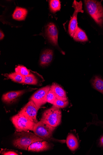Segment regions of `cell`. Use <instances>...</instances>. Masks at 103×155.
Masks as SVG:
<instances>
[{"instance_id": "cell-10", "label": "cell", "mask_w": 103, "mask_h": 155, "mask_svg": "<svg viewBox=\"0 0 103 155\" xmlns=\"http://www.w3.org/2000/svg\"><path fill=\"white\" fill-rule=\"evenodd\" d=\"M52 147V144L47 141H38L33 143L30 145L28 147L27 150L29 151L39 152L49 150Z\"/></svg>"}, {"instance_id": "cell-7", "label": "cell", "mask_w": 103, "mask_h": 155, "mask_svg": "<svg viewBox=\"0 0 103 155\" xmlns=\"http://www.w3.org/2000/svg\"><path fill=\"white\" fill-rule=\"evenodd\" d=\"M39 109L34 103L32 100H30L19 113L36 123L38 122L37 116Z\"/></svg>"}, {"instance_id": "cell-26", "label": "cell", "mask_w": 103, "mask_h": 155, "mask_svg": "<svg viewBox=\"0 0 103 155\" xmlns=\"http://www.w3.org/2000/svg\"><path fill=\"white\" fill-rule=\"evenodd\" d=\"M4 37V34L1 31H0V39H1V40Z\"/></svg>"}, {"instance_id": "cell-14", "label": "cell", "mask_w": 103, "mask_h": 155, "mask_svg": "<svg viewBox=\"0 0 103 155\" xmlns=\"http://www.w3.org/2000/svg\"><path fill=\"white\" fill-rule=\"evenodd\" d=\"M67 145L70 150L72 151L76 150L79 147V143L76 137L72 134H69L66 140Z\"/></svg>"}, {"instance_id": "cell-4", "label": "cell", "mask_w": 103, "mask_h": 155, "mask_svg": "<svg viewBox=\"0 0 103 155\" xmlns=\"http://www.w3.org/2000/svg\"><path fill=\"white\" fill-rule=\"evenodd\" d=\"M11 120L17 132L33 131L36 124L20 113L12 117Z\"/></svg>"}, {"instance_id": "cell-8", "label": "cell", "mask_w": 103, "mask_h": 155, "mask_svg": "<svg viewBox=\"0 0 103 155\" xmlns=\"http://www.w3.org/2000/svg\"><path fill=\"white\" fill-rule=\"evenodd\" d=\"M50 87V86H47L42 87L36 91L31 97L30 100H32L39 108L47 103V96Z\"/></svg>"}, {"instance_id": "cell-1", "label": "cell", "mask_w": 103, "mask_h": 155, "mask_svg": "<svg viewBox=\"0 0 103 155\" xmlns=\"http://www.w3.org/2000/svg\"><path fill=\"white\" fill-rule=\"evenodd\" d=\"M14 135L15 138L13 141V145L23 150H27L28 147L35 142L44 140L34 133L29 131L16 132Z\"/></svg>"}, {"instance_id": "cell-6", "label": "cell", "mask_w": 103, "mask_h": 155, "mask_svg": "<svg viewBox=\"0 0 103 155\" xmlns=\"http://www.w3.org/2000/svg\"><path fill=\"white\" fill-rule=\"evenodd\" d=\"M82 1L78 2L74 1L73 4V7L74 8L75 11L73 14L72 17L71 19L69 25V34L72 37L73 35L78 27L77 25V15L79 12L83 13L84 11L82 10Z\"/></svg>"}, {"instance_id": "cell-3", "label": "cell", "mask_w": 103, "mask_h": 155, "mask_svg": "<svg viewBox=\"0 0 103 155\" xmlns=\"http://www.w3.org/2000/svg\"><path fill=\"white\" fill-rule=\"evenodd\" d=\"M62 111L60 109L54 106L44 111L42 115L40 120L56 128L61 123Z\"/></svg>"}, {"instance_id": "cell-9", "label": "cell", "mask_w": 103, "mask_h": 155, "mask_svg": "<svg viewBox=\"0 0 103 155\" xmlns=\"http://www.w3.org/2000/svg\"><path fill=\"white\" fill-rule=\"evenodd\" d=\"M46 34L50 43L54 46L58 45V31L53 23H49L46 28Z\"/></svg>"}, {"instance_id": "cell-23", "label": "cell", "mask_w": 103, "mask_h": 155, "mask_svg": "<svg viewBox=\"0 0 103 155\" xmlns=\"http://www.w3.org/2000/svg\"><path fill=\"white\" fill-rule=\"evenodd\" d=\"M56 99V98L54 93L50 88L47 96L46 101L47 103L53 104Z\"/></svg>"}, {"instance_id": "cell-25", "label": "cell", "mask_w": 103, "mask_h": 155, "mask_svg": "<svg viewBox=\"0 0 103 155\" xmlns=\"http://www.w3.org/2000/svg\"><path fill=\"white\" fill-rule=\"evenodd\" d=\"M5 155H18V154L15 152L10 151L5 152L3 153Z\"/></svg>"}, {"instance_id": "cell-22", "label": "cell", "mask_w": 103, "mask_h": 155, "mask_svg": "<svg viewBox=\"0 0 103 155\" xmlns=\"http://www.w3.org/2000/svg\"><path fill=\"white\" fill-rule=\"evenodd\" d=\"M15 72L25 77L30 74V72L25 67L19 66L15 68Z\"/></svg>"}, {"instance_id": "cell-19", "label": "cell", "mask_w": 103, "mask_h": 155, "mask_svg": "<svg viewBox=\"0 0 103 155\" xmlns=\"http://www.w3.org/2000/svg\"><path fill=\"white\" fill-rule=\"evenodd\" d=\"M8 77L14 82L20 83H24L25 77L16 72L9 74L8 75Z\"/></svg>"}, {"instance_id": "cell-2", "label": "cell", "mask_w": 103, "mask_h": 155, "mask_svg": "<svg viewBox=\"0 0 103 155\" xmlns=\"http://www.w3.org/2000/svg\"><path fill=\"white\" fill-rule=\"evenodd\" d=\"M84 1L88 13L98 25L103 27V7L101 2L92 0Z\"/></svg>"}, {"instance_id": "cell-18", "label": "cell", "mask_w": 103, "mask_h": 155, "mask_svg": "<svg viewBox=\"0 0 103 155\" xmlns=\"http://www.w3.org/2000/svg\"><path fill=\"white\" fill-rule=\"evenodd\" d=\"M50 9L53 13L60 11L61 8V3L58 0H51L49 1Z\"/></svg>"}, {"instance_id": "cell-24", "label": "cell", "mask_w": 103, "mask_h": 155, "mask_svg": "<svg viewBox=\"0 0 103 155\" xmlns=\"http://www.w3.org/2000/svg\"><path fill=\"white\" fill-rule=\"evenodd\" d=\"M98 145L99 147L101 148L103 150V134L99 139Z\"/></svg>"}, {"instance_id": "cell-21", "label": "cell", "mask_w": 103, "mask_h": 155, "mask_svg": "<svg viewBox=\"0 0 103 155\" xmlns=\"http://www.w3.org/2000/svg\"><path fill=\"white\" fill-rule=\"evenodd\" d=\"M69 104L68 100L64 101L56 99L53 105L55 107L59 108H63L66 107Z\"/></svg>"}, {"instance_id": "cell-5", "label": "cell", "mask_w": 103, "mask_h": 155, "mask_svg": "<svg viewBox=\"0 0 103 155\" xmlns=\"http://www.w3.org/2000/svg\"><path fill=\"white\" fill-rule=\"evenodd\" d=\"M55 128L45 122L40 120L35 124L33 131L37 136L49 142L54 140L53 134Z\"/></svg>"}, {"instance_id": "cell-20", "label": "cell", "mask_w": 103, "mask_h": 155, "mask_svg": "<svg viewBox=\"0 0 103 155\" xmlns=\"http://www.w3.org/2000/svg\"><path fill=\"white\" fill-rule=\"evenodd\" d=\"M24 83L36 85L38 83V80L34 75L31 73L25 77Z\"/></svg>"}, {"instance_id": "cell-11", "label": "cell", "mask_w": 103, "mask_h": 155, "mask_svg": "<svg viewBox=\"0 0 103 155\" xmlns=\"http://www.w3.org/2000/svg\"><path fill=\"white\" fill-rule=\"evenodd\" d=\"M25 92V90L10 92L3 94L2 100L5 103L9 104L16 100Z\"/></svg>"}, {"instance_id": "cell-16", "label": "cell", "mask_w": 103, "mask_h": 155, "mask_svg": "<svg viewBox=\"0 0 103 155\" xmlns=\"http://www.w3.org/2000/svg\"><path fill=\"white\" fill-rule=\"evenodd\" d=\"M27 11L25 8L17 7L12 15L13 18L18 21L24 20L26 17Z\"/></svg>"}, {"instance_id": "cell-17", "label": "cell", "mask_w": 103, "mask_h": 155, "mask_svg": "<svg viewBox=\"0 0 103 155\" xmlns=\"http://www.w3.org/2000/svg\"><path fill=\"white\" fill-rule=\"evenodd\" d=\"M73 38L76 41L85 42L88 40L85 32L78 26L73 35Z\"/></svg>"}, {"instance_id": "cell-12", "label": "cell", "mask_w": 103, "mask_h": 155, "mask_svg": "<svg viewBox=\"0 0 103 155\" xmlns=\"http://www.w3.org/2000/svg\"><path fill=\"white\" fill-rule=\"evenodd\" d=\"M53 56V51L47 49L42 53L40 58V64L42 66L48 65L52 61Z\"/></svg>"}, {"instance_id": "cell-15", "label": "cell", "mask_w": 103, "mask_h": 155, "mask_svg": "<svg viewBox=\"0 0 103 155\" xmlns=\"http://www.w3.org/2000/svg\"><path fill=\"white\" fill-rule=\"evenodd\" d=\"M93 87L103 94V79L99 76H95L91 80Z\"/></svg>"}, {"instance_id": "cell-13", "label": "cell", "mask_w": 103, "mask_h": 155, "mask_svg": "<svg viewBox=\"0 0 103 155\" xmlns=\"http://www.w3.org/2000/svg\"><path fill=\"white\" fill-rule=\"evenodd\" d=\"M50 88L54 93L56 99L64 101L68 100L66 92L60 85L56 83H53Z\"/></svg>"}]
</instances>
